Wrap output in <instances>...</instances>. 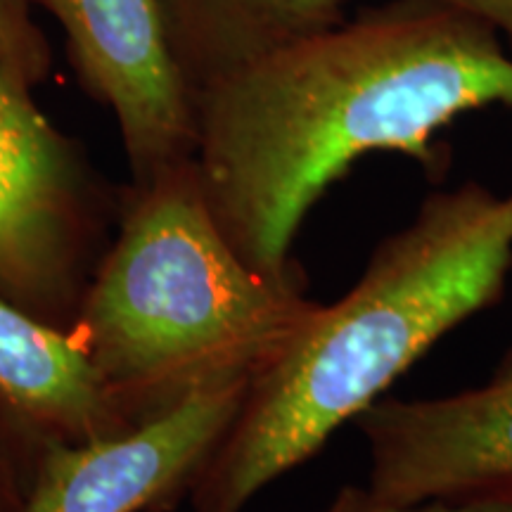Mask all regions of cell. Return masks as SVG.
Listing matches in <instances>:
<instances>
[{"label": "cell", "instance_id": "6da1fadb", "mask_svg": "<svg viewBox=\"0 0 512 512\" xmlns=\"http://www.w3.org/2000/svg\"><path fill=\"white\" fill-rule=\"evenodd\" d=\"M486 107H512L501 36L444 5L394 0L197 93V181L247 266L304 287L294 240L351 166L392 152L437 176L441 133Z\"/></svg>", "mask_w": 512, "mask_h": 512}, {"label": "cell", "instance_id": "7a4b0ae2", "mask_svg": "<svg viewBox=\"0 0 512 512\" xmlns=\"http://www.w3.org/2000/svg\"><path fill=\"white\" fill-rule=\"evenodd\" d=\"M512 271V192L467 181L422 200L370 254L356 285L320 309L249 384L202 465L192 512H245L309 463L441 337L501 299Z\"/></svg>", "mask_w": 512, "mask_h": 512}, {"label": "cell", "instance_id": "3957f363", "mask_svg": "<svg viewBox=\"0 0 512 512\" xmlns=\"http://www.w3.org/2000/svg\"><path fill=\"white\" fill-rule=\"evenodd\" d=\"M318 309L306 287L273 283L228 245L190 159L121 188L117 233L67 335L133 430L207 389L252 382Z\"/></svg>", "mask_w": 512, "mask_h": 512}, {"label": "cell", "instance_id": "277c9868", "mask_svg": "<svg viewBox=\"0 0 512 512\" xmlns=\"http://www.w3.org/2000/svg\"><path fill=\"white\" fill-rule=\"evenodd\" d=\"M121 188L0 67V297L67 332L117 233Z\"/></svg>", "mask_w": 512, "mask_h": 512}, {"label": "cell", "instance_id": "5b68a950", "mask_svg": "<svg viewBox=\"0 0 512 512\" xmlns=\"http://www.w3.org/2000/svg\"><path fill=\"white\" fill-rule=\"evenodd\" d=\"M64 31L81 88L110 107L128 183L195 159V95L178 72L157 0H31Z\"/></svg>", "mask_w": 512, "mask_h": 512}, {"label": "cell", "instance_id": "8992f818", "mask_svg": "<svg viewBox=\"0 0 512 512\" xmlns=\"http://www.w3.org/2000/svg\"><path fill=\"white\" fill-rule=\"evenodd\" d=\"M368 489L394 503L512 491V349L482 387L439 399H377L354 420Z\"/></svg>", "mask_w": 512, "mask_h": 512}, {"label": "cell", "instance_id": "52a82bcc", "mask_svg": "<svg viewBox=\"0 0 512 512\" xmlns=\"http://www.w3.org/2000/svg\"><path fill=\"white\" fill-rule=\"evenodd\" d=\"M249 384L207 389L117 437L48 448L19 512L176 510L238 415Z\"/></svg>", "mask_w": 512, "mask_h": 512}, {"label": "cell", "instance_id": "ba28073f", "mask_svg": "<svg viewBox=\"0 0 512 512\" xmlns=\"http://www.w3.org/2000/svg\"><path fill=\"white\" fill-rule=\"evenodd\" d=\"M0 430L31 482L53 446L128 432L67 332L0 297Z\"/></svg>", "mask_w": 512, "mask_h": 512}, {"label": "cell", "instance_id": "9c48e42d", "mask_svg": "<svg viewBox=\"0 0 512 512\" xmlns=\"http://www.w3.org/2000/svg\"><path fill=\"white\" fill-rule=\"evenodd\" d=\"M157 5L171 55L192 95L349 17V0H157Z\"/></svg>", "mask_w": 512, "mask_h": 512}, {"label": "cell", "instance_id": "30bf717a", "mask_svg": "<svg viewBox=\"0 0 512 512\" xmlns=\"http://www.w3.org/2000/svg\"><path fill=\"white\" fill-rule=\"evenodd\" d=\"M0 67L29 91L53 72V48L38 27L31 0H0Z\"/></svg>", "mask_w": 512, "mask_h": 512}, {"label": "cell", "instance_id": "8fae6325", "mask_svg": "<svg viewBox=\"0 0 512 512\" xmlns=\"http://www.w3.org/2000/svg\"><path fill=\"white\" fill-rule=\"evenodd\" d=\"M323 512H512L508 496L439 498L422 503H394L375 496L368 486H342Z\"/></svg>", "mask_w": 512, "mask_h": 512}, {"label": "cell", "instance_id": "7c38bea8", "mask_svg": "<svg viewBox=\"0 0 512 512\" xmlns=\"http://www.w3.org/2000/svg\"><path fill=\"white\" fill-rule=\"evenodd\" d=\"M427 3L444 5L448 10L477 19L484 27L496 31L512 53V0H427Z\"/></svg>", "mask_w": 512, "mask_h": 512}, {"label": "cell", "instance_id": "4fadbf2b", "mask_svg": "<svg viewBox=\"0 0 512 512\" xmlns=\"http://www.w3.org/2000/svg\"><path fill=\"white\" fill-rule=\"evenodd\" d=\"M29 477L10 439L0 430V512H19L27 496Z\"/></svg>", "mask_w": 512, "mask_h": 512}, {"label": "cell", "instance_id": "5bb4252c", "mask_svg": "<svg viewBox=\"0 0 512 512\" xmlns=\"http://www.w3.org/2000/svg\"><path fill=\"white\" fill-rule=\"evenodd\" d=\"M494 496H508V498H512V491H503V494H494Z\"/></svg>", "mask_w": 512, "mask_h": 512}, {"label": "cell", "instance_id": "9a60e30c", "mask_svg": "<svg viewBox=\"0 0 512 512\" xmlns=\"http://www.w3.org/2000/svg\"><path fill=\"white\" fill-rule=\"evenodd\" d=\"M150 512H157V510H150Z\"/></svg>", "mask_w": 512, "mask_h": 512}]
</instances>
